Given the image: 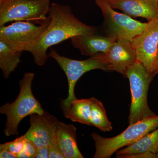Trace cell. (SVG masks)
<instances>
[{
  "instance_id": "cell-1",
  "label": "cell",
  "mask_w": 158,
  "mask_h": 158,
  "mask_svg": "<svg viewBox=\"0 0 158 158\" xmlns=\"http://www.w3.org/2000/svg\"><path fill=\"white\" fill-rule=\"evenodd\" d=\"M49 25L37 43L28 51L35 63L44 65L48 56L47 51L51 47L72 37L82 34L98 33V29L87 25L78 19L67 5L53 3L48 12Z\"/></svg>"
},
{
  "instance_id": "cell-2",
  "label": "cell",
  "mask_w": 158,
  "mask_h": 158,
  "mask_svg": "<svg viewBox=\"0 0 158 158\" xmlns=\"http://www.w3.org/2000/svg\"><path fill=\"white\" fill-rule=\"evenodd\" d=\"M35 75L32 72L25 73L20 80V91L18 96L13 102L3 105L0 113L7 117L4 132L7 137L18 135L19 125L21 121L34 113H44L41 104L32 92V82Z\"/></svg>"
},
{
  "instance_id": "cell-3",
  "label": "cell",
  "mask_w": 158,
  "mask_h": 158,
  "mask_svg": "<svg viewBox=\"0 0 158 158\" xmlns=\"http://www.w3.org/2000/svg\"><path fill=\"white\" fill-rule=\"evenodd\" d=\"M48 56L57 62L65 73L68 81V96L61 101V108L64 114L69 110L73 101L77 98L75 88L77 82L84 74L94 69L110 71L103 53H99L85 60H77L61 56L56 51L51 48Z\"/></svg>"
},
{
  "instance_id": "cell-4",
  "label": "cell",
  "mask_w": 158,
  "mask_h": 158,
  "mask_svg": "<svg viewBox=\"0 0 158 158\" xmlns=\"http://www.w3.org/2000/svg\"><path fill=\"white\" fill-rule=\"evenodd\" d=\"M158 127V115H155L129 125L124 131L112 138H104L94 132L91 136L96 150L93 158H110L122 148L135 143Z\"/></svg>"
},
{
  "instance_id": "cell-5",
  "label": "cell",
  "mask_w": 158,
  "mask_h": 158,
  "mask_svg": "<svg viewBox=\"0 0 158 158\" xmlns=\"http://www.w3.org/2000/svg\"><path fill=\"white\" fill-rule=\"evenodd\" d=\"M154 77L138 60L127 71V78L129 81L131 96L129 124L156 115L148 103V88Z\"/></svg>"
},
{
  "instance_id": "cell-6",
  "label": "cell",
  "mask_w": 158,
  "mask_h": 158,
  "mask_svg": "<svg viewBox=\"0 0 158 158\" xmlns=\"http://www.w3.org/2000/svg\"><path fill=\"white\" fill-rule=\"evenodd\" d=\"M51 5L50 0H0V27L18 21L47 22Z\"/></svg>"
},
{
  "instance_id": "cell-7",
  "label": "cell",
  "mask_w": 158,
  "mask_h": 158,
  "mask_svg": "<svg viewBox=\"0 0 158 158\" xmlns=\"http://www.w3.org/2000/svg\"><path fill=\"white\" fill-rule=\"evenodd\" d=\"M103 16V28L106 36L116 41L128 40L139 35L147 27L148 22L141 23L124 13L114 10L107 0H95Z\"/></svg>"
},
{
  "instance_id": "cell-8",
  "label": "cell",
  "mask_w": 158,
  "mask_h": 158,
  "mask_svg": "<svg viewBox=\"0 0 158 158\" xmlns=\"http://www.w3.org/2000/svg\"><path fill=\"white\" fill-rule=\"evenodd\" d=\"M35 23L18 21L9 25L0 27V40L15 50L28 52L47 29L50 20L39 25Z\"/></svg>"
},
{
  "instance_id": "cell-9",
  "label": "cell",
  "mask_w": 158,
  "mask_h": 158,
  "mask_svg": "<svg viewBox=\"0 0 158 158\" xmlns=\"http://www.w3.org/2000/svg\"><path fill=\"white\" fill-rule=\"evenodd\" d=\"M131 42L138 61L155 76L158 48V17L148 21L144 31Z\"/></svg>"
},
{
  "instance_id": "cell-10",
  "label": "cell",
  "mask_w": 158,
  "mask_h": 158,
  "mask_svg": "<svg viewBox=\"0 0 158 158\" xmlns=\"http://www.w3.org/2000/svg\"><path fill=\"white\" fill-rule=\"evenodd\" d=\"M30 116V127L24 137L34 142L37 148L48 146L56 134V118L44 111Z\"/></svg>"
},
{
  "instance_id": "cell-11",
  "label": "cell",
  "mask_w": 158,
  "mask_h": 158,
  "mask_svg": "<svg viewBox=\"0 0 158 158\" xmlns=\"http://www.w3.org/2000/svg\"><path fill=\"white\" fill-rule=\"evenodd\" d=\"M105 55L110 71H115L125 78L127 71L138 61L135 49L128 40L116 41Z\"/></svg>"
},
{
  "instance_id": "cell-12",
  "label": "cell",
  "mask_w": 158,
  "mask_h": 158,
  "mask_svg": "<svg viewBox=\"0 0 158 158\" xmlns=\"http://www.w3.org/2000/svg\"><path fill=\"white\" fill-rule=\"evenodd\" d=\"M114 9L131 17H142L150 21L158 17L157 0H107Z\"/></svg>"
},
{
  "instance_id": "cell-13",
  "label": "cell",
  "mask_w": 158,
  "mask_h": 158,
  "mask_svg": "<svg viewBox=\"0 0 158 158\" xmlns=\"http://www.w3.org/2000/svg\"><path fill=\"white\" fill-rule=\"evenodd\" d=\"M72 44L82 55L92 56L99 53L106 54L116 40L107 36L95 34H82L71 38Z\"/></svg>"
},
{
  "instance_id": "cell-14",
  "label": "cell",
  "mask_w": 158,
  "mask_h": 158,
  "mask_svg": "<svg viewBox=\"0 0 158 158\" xmlns=\"http://www.w3.org/2000/svg\"><path fill=\"white\" fill-rule=\"evenodd\" d=\"M56 134L59 147L65 158H83L78 147L77 128L73 124L56 120Z\"/></svg>"
},
{
  "instance_id": "cell-15",
  "label": "cell",
  "mask_w": 158,
  "mask_h": 158,
  "mask_svg": "<svg viewBox=\"0 0 158 158\" xmlns=\"http://www.w3.org/2000/svg\"><path fill=\"white\" fill-rule=\"evenodd\" d=\"M158 149V127L135 143L117 151L116 158H123L126 156L143 153L156 154Z\"/></svg>"
},
{
  "instance_id": "cell-16",
  "label": "cell",
  "mask_w": 158,
  "mask_h": 158,
  "mask_svg": "<svg viewBox=\"0 0 158 158\" xmlns=\"http://www.w3.org/2000/svg\"><path fill=\"white\" fill-rule=\"evenodd\" d=\"M22 53V52L15 50L0 40V68L5 78H9L17 68L21 62Z\"/></svg>"
},
{
  "instance_id": "cell-17",
  "label": "cell",
  "mask_w": 158,
  "mask_h": 158,
  "mask_svg": "<svg viewBox=\"0 0 158 158\" xmlns=\"http://www.w3.org/2000/svg\"><path fill=\"white\" fill-rule=\"evenodd\" d=\"M91 98H76L72 102L70 107L64 115L74 122L90 126Z\"/></svg>"
},
{
  "instance_id": "cell-18",
  "label": "cell",
  "mask_w": 158,
  "mask_h": 158,
  "mask_svg": "<svg viewBox=\"0 0 158 158\" xmlns=\"http://www.w3.org/2000/svg\"><path fill=\"white\" fill-rule=\"evenodd\" d=\"M90 126L95 127L103 132L113 130L112 123L108 119L106 110L102 102L94 98H91Z\"/></svg>"
},
{
  "instance_id": "cell-19",
  "label": "cell",
  "mask_w": 158,
  "mask_h": 158,
  "mask_svg": "<svg viewBox=\"0 0 158 158\" xmlns=\"http://www.w3.org/2000/svg\"><path fill=\"white\" fill-rule=\"evenodd\" d=\"M25 139L23 135L15 139L14 141L1 144L0 147L4 148L9 150V151L18 158V156L23 149Z\"/></svg>"
},
{
  "instance_id": "cell-20",
  "label": "cell",
  "mask_w": 158,
  "mask_h": 158,
  "mask_svg": "<svg viewBox=\"0 0 158 158\" xmlns=\"http://www.w3.org/2000/svg\"><path fill=\"white\" fill-rule=\"evenodd\" d=\"M38 148L34 142L26 138L22 152L18 156L19 158H34L36 157Z\"/></svg>"
},
{
  "instance_id": "cell-21",
  "label": "cell",
  "mask_w": 158,
  "mask_h": 158,
  "mask_svg": "<svg viewBox=\"0 0 158 158\" xmlns=\"http://www.w3.org/2000/svg\"><path fill=\"white\" fill-rule=\"evenodd\" d=\"M50 158H65L57 141L56 134L48 145Z\"/></svg>"
},
{
  "instance_id": "cell-22",
  "label": "cell",
  "mask_w": 158,
  "mask_h": 158,
  "mask_svg": "<svg viewBox=\"0 0 158 158\" xmlns=\"http://www.w3.org/2000/svg\"><path fill=\"white\" fill-rule=\"evenodd\" d=\"M36 158H49V151L48 146H44L38 148Z\"/></svg>"
},
{
  "instance_id": "cell-23",
  "label": "cell",
  "mask_w": 158,
  "mask_h": 158,
  "mask_svg": "<svg viewBox=\"0 0 158 158\" xmlns=\"http://www.w3.org/2000/svg\"><path fill=\"white\" fill-rule=\"evenodd\" d=\"M123 158H156V155L151 152L143 153L124 156Z\"/></svg>"
},
{
  "instance_id": "cell-24",
  "label": "cell",
  "mask_w": 158,
  "mask_h": 158,
  "mask_svg": "<svg viewBox=\"0 0 158 158\" xmlns=\"http://www.w3.org/2000/svg\"><path fill=\"white\" fill-rule=\"evenodd\" d=\"M0 158H15V156L9 150L4 148L0 147Z\"/></svg>"
},
{
  "instance_id": "cell-25",
  "label": "cell",
  "mask_w": 158,
  "mask_h": 158,
  "mask_svg": "<svg viewBox=\"0 0 158 158\" xmlns=\"http://www.w3.org/2000/svg\"><path fill=\"white\" fill-rule=\"evenodd\" d=\"M158 73V48L157 51V57H156V68L155 72L154 75L155 76L156 74Z\"/></svg>"
},
{
  "instance_id": "cell-26",
  "label": "cell",
  "mask_w": 158,
  "mask_h": 158,
  "mask_svg": "<svg viewBox=\"0 0 158 158\" xmlns=\"http://www.w3.org/2000/svg\"><path fill=\"white\" fill-rule=\"evenodd\" d=\"M156 158H158V149L157 151L156 152Z\"/></svg>"
},
{
  "instance_id": "cell-27",
  "label": "cell",
  "mask_w": 158,
  "mask_h": 158,
  "mask_svg": "<svg viewBox=\"0 0 158 158\" xmlns=\"http://www.w3.org/2000/svg\"><path fill=\"white\" fill-rule=\"evenodd\" d=\"M157 1H158V0H157Z\"/></svg>"
}]
</instances>
